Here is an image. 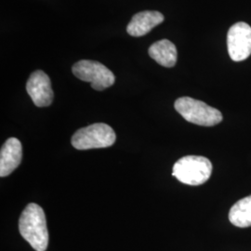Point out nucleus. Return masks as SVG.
Segmentation results:
<instances>
[{
	"instance_id": "nucleus-1",
	"label": "nucleus",
	"mask_w": 251,
	"mask_h": 251,
	"mask_svg": "<svg viewBox=\"0 0 251 251\" xmlns=\"http://www.w3.org/2000/svg\"><path fill=\"white\" fill-rule=\"evenodd\" d=\"M22 236L36 251H45L49 245V231L45 213L37 204L31 203L24 209L19 220Z\"/></svg>"
},
{
	"instance_id": "nucleus-2",
	"label": "nucleus",
	"mask_w": 251,
	"mask_h": 251,
	"mask_svg": "<svg viewBox=\"0 0 251 251\" xmlns=\"http://www.w3.org/2000/svg\"><path fill=\"white\" fill-rule=\"evenodd\" d=\"M211 173L212 164L209 159L199 155H187L174 164L172 176L184 184L198 186L207 181Z\"/></svg>"
},
{
	"instance_id": "nucleus-3",
	"label": "nucleus",
	"mask_w": 251,
	"mask_h": 251,
	"mask_svg": "<svg viewBox=\"0 0 251 251\" xmlns=\"http://www.w3.org/2000/svg\"><path fill=\"white\" fill-rule=\"evenodd\" d=\"M174 107L186 121L196 125L212 126L223 121V115L219 110L190 97L179 98Z\"/></svg>"
},
{
	"instance_id": "nucleus-4",
	"label": "nucleus",
	"mask_w": 251,
	"mask_h": 251,
	"mask_svg": "<svg viewBox=\"0 0 251 251\" xmlns=\"http://www.w3.org/2000/svg\"><path fill=\"white\" fill-rule=\"evenodd\" d=\"M117 135L110 126L96 123L78 129L72 138L73 146L77 150L106 148L116 143Z\"/></svg>"
},
{
	"instance_id": "nucleus-5",
	"label": "nucleus",
	"mask_w": 251,
	"mask_h": 251,
	"mask_svg": "<svg viewBox=\"0 0 251 251\" xmlns=\"http://www.w3.org/2000/svg\"><path fill=\"white\" fill-rule=\"evenodd\" d=\"M72 71L77 78L89 82L92 89L100 91L113 86L116 81L113 72L96 61L81 60L73 65Z\"/></svg>"
},
{
	"instance_id": "nucleus-6",
	"label": "nucleus",
	"mask_w": 251,
	"mask_h": 251,
	"mask_svg": "<svg viewBox=\"0 0 251 251\" xmlns=\"http://www.w3.org/2000/svg\"><path fill=\"white\" fill-rule=\"evenodd\" d=\"M228 52L233 62H242L251 55V27L246 23L233 25L227 34Z\"/></svg>"
},
{
	"instance_id": "nucleus-7",
	"label": "nucleus",
	"mask_w": 251,
	"mask_h": 251,
	"mask_svg": "<svg viewBox=\"0 0 251 251\" xmlns=\"http://www.w3.org/2000/svg\"><path fill=\"white\" fill-rule=\"evenodd\" d=\"M26 90L37 107L50 106L53 101V90L49 75L41 70L32 73L26 83Z\"/></svg>"
},
{
	"instance_id": "nucleus-8",
	"label": "nucleus",
	"mask_w": 251,
	"mask_h": 251,
	"mask_svg": "<svg viewBox=\"0 0 251 251\" xmlns=\"http://www.w3.org/2000/svg\"><path fill=\"white\" fill-rule=\"evenodd\" d=\"M164 15L155 10H144L136 13L126 27L128 35L135 37L145 36L164 22Z\"/></svg>"
},
{
	"instance_id": "nucleus-9",
	"label": "nucleus",
	"mask_w": 251,
	"mask_h": 251,
	"mask_svg": "<svg viewBox=\"0 0 251 251\" xmlns=\"http://www.w3.org/2000/svg\"><path fill=\"white\" fill-rule=\"evenodd\" d=\"M23 157L22 144L16 138H9L0 152V176L6 177L15 171Z\"/></svg>"
},
{
	"instance_id": "nucleus-10",
	"label": "nucleus",
	"mask_w": 251,
	"mask_h": 251,
	"mask_svg": "<svg viewBox=\"0 0 251 251\" xmlns=\"http://www.w3.org/2000/svg\"><path fill=\"white\" fill-rule=\"evenodd\" d=\"M148 52L152 60L164 67L171 68L177 63L176 46L168 39H162L153 43L149 48Z\"/></svg>"
},
{
	"instance_id": "nucleus-11",
	"label": "nucleus",
	"mask_w": 251,
	"mask_h": 251,
	"mask_svg": "<svg viewBox=\"0 0 251 251\" xmlns=\"http://www.w3.org/2000/svg\"><path fill=\"white\" fill-rule=\"evenodd\" d=\"M229 220L232 225L241 228L251 226V196L240 199L230 209Z\"/></svg>"
}]
</instances>
